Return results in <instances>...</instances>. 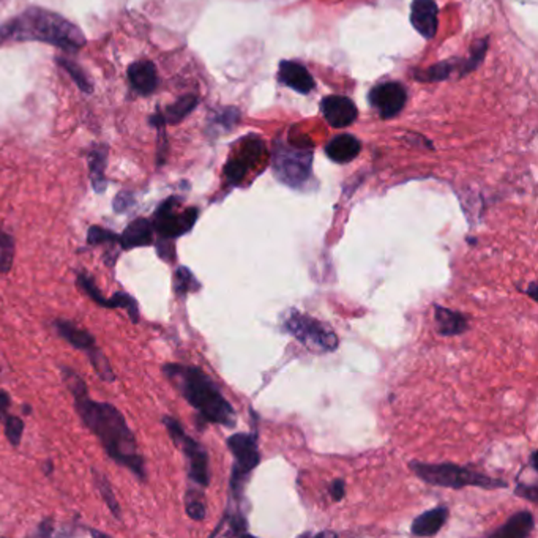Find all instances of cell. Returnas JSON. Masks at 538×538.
Instances as JSON below:
<instances>
[{"label":"cell","instance_id":"obj_1","mask_svg":"<svg viewBox=\"0 0 538 538\" xmlns=\"http://www.w3.org/2000/svg\"><path fill=\"white\" fill-rule=\"evenodd\" d=\"M62 379L73 395L77 416L83 420L85 428L98 437L111 460L131 471L138 480H148L146 462L122 412L112 404L94 401L89 397L84 379L68 366H62Z\"/></svg>","mask_w":538,"mask_h":538},{"label":"cell","instance_id":"obj_16","mask_svg":"<svg viewBox=\"0 0 538 538\" xmlns=\"http://www.w3.org/2000/svg\"><path fill=\"white\" fill-rule=\"evenodd\" d=\"M154 245V228L148 219H138L131 221L127 229L119 236V247L122 250H133L138 247Z\"/></svg>","mask_w":538,"mask_h":538},{"label":"cell","instance_id":"obj_12","mask_svg":"<svg viewBox=\"0 0 538 538\" xmlns=\"http://www.w3.org/2000/svg\"><path fill=\"white\" fill-rule=\"evenodd\" d=\"M320 111L328 125L334 129L351 127L359 114L353 100L341 95L326 96L320 102Z\"/></svg>","mask_w":538,"mask_h":538},{"label":"cell","instance_id":"obj_6","mask_svg":"<svg viewBox=\"0 0 538 538\" xmlns=\"http://www.w3.org/2000/svg\"><path fill=\"white\" fill-rule=\"evenodd\" d=\"M163 423H165L173 443L175 444V447H179L185 455L190 480L194 481L201 488L209 487V483H211L209 455L204 447L198 441L188 436L180 422H177L174 417H165Z\"/></svg>","mask_w":538,"mask_h":538},{"label":"cell","instance_id":"obj_10","mask_svg":"<svg viewBox=\"0 0 538 538\" xmlns=\"http://www.w3.org/2000/svg\"><path fill=\"white\" fill-rule=\"evenodd\" d=\"M406 100H408V94L403 84L399 83L381 84L370 92V103L372 108L384 119L398 116L403 111Z\"/></svg>","mask_w":538,"mask_h":538},{"label":"cell","instance_id":"obj_21","mask_svg":"<svg viewBox=\"0 0 538 538\" xmlns=\"http://www.w3.org/2000/svg\"><path fill=\"white\" fill-rule=\"evenodd\" d=\"M198 104V98L194 95H185L180 98L179 102L174 103L171 106H167L165 112H158L155 116L150 117V123L154 127L161 129L163 125L167 123H177L185 119L190 112H192Z\"/></svg>","mask_w":538,"mask_h":538},{"label":"cell","instance_id":"obj_33","mask_svg":"<svg viewBox=\"0 0 538 538\" xmlns=\"http://www.w3.org/2000/svg\"><path fill=\"white\" fill-rule=\"evenodd\" d=\"M12 406V398L8 391L0 390V422L8 416V409Z\"/></svg>","mask_w":538,"mask_h":538},{"label":"cell","instance_id":"obj_26","mask_svg":"<svg viewBox=\"0 0 538 538\" xmlns=\"http://www.w3.org/2000/svg\"><path fill=\"white\" fill-rule=\"evenodd\" d=\"M14 238L0 228V273L7 275L13 267Z\"/></svg>","mask_w":538,"mask_h":538},{"label":"cell","instance_id":"obj_17","mask_svg":"<svg viewBox=\"0 0 538 538\" xmlns=\"http://www.w3.org/2000/svg\"><path fill=\"white\" fill-rule=\"evenodd\" d=\"M129 79L131 87L144 96L154 94L158 87L157 67L148 60H141V62L130 65Z\"/></svg>","mask_w":538,"mask_h":538},{"label":"cell","instance_id":"obj_32","mask_svg":"<svg viewBox=\"0 0 538 538\" xmlns=\"http://www.w3.org/2000/svg\"><path fill=\"white\" fill-rule=\"evenodd\" d=\"M516 494L525 498V499L531 500V502H537V485H525V483H519L516 488Z\"/></svg>","mask_w":538,"mask_h":538},{"label":"cell","instance_id":"obj_20","mask_svg":"<svg viewBox=\"0 0 538 538\" xmlns=\"http://www.w3.org/2000/svg\"><path fill=\"white\" fill-rule=\"evenodd\" d=\"M360 141L353 135H340L330 139L326 146V154H327L330 160L335 163H349L354 158H357L360 154Z\"/></svg>","mask_w":538,"mask_h":538},{"label":"cell","instance_id":"obj_3","mask_svg":"<svg viewBox=\"0 0 538 538\" xmlns=\"http://www.w3.org/2000/svg\"><path fill=\"white\" fill-rule=\"evenodd\" d=\"M163 372L205 422L223 425L226 428L236 426L238 416L232 404L201 368L167 363L163 366Z\"/></svg>","mask_w":538,"mask_h":538},{"label":"cell","instance_id":"obj_30","mask_svg":"<svg viewBox=\"0 0 538 538\" xmlns=\"http://www.w3.org/2000/svg\"><path fill=\"white\" fill-rule=\"evenodd\" d=\"M4 429H5V436L10 444L13 447H18L22 435H24V422L21 420L20 417L7 416L4 418Z\"/></svg>","mask_w":538,"mask_h":538},{"label":"cell","instance_id":"obj_22","mask_svg":"<svg viewBox=\"0 0 538 538\" xmlns=\"http://www.w3.org/2000/svg\"><path fill=\"white\" fill-rule=\"evenodd\" d=\"M534 516L529 512H518L500 527L499 531L493 532L491 537L499 538H525L534 531Z\"/></svg>","mask_w":538,"mask_h":538},{"label":"cell","instance_id":"obj_23","mask_svg":"<svg viewBox=\"0 0 538 538\" xmlns=\"http://www.w3.org/2000/svg\"><path fill=\"white\" fill-rule=\"evenodd\" d=\"M106 158H108L106 146H95L90 150V180H92V186L96 193H103L106 190V175H104Z\"/></svg>","mask_w":538,"mask_h":538},{"label":"cell","instance_id":"obj_5","mask_svg":"<svg viewBox=\"0 0 538 538\" xmlns=\"http://www.w3.org/2000/svg\"><path fill=\"white\" fill-rule=\"evenodd\" d=\"M282 328L311 353H334L338 347V336L334 328L326 322L300 311H291L282 322Z\"/></svg>","mask_w":538,"mask_h":538},{"label":"cell","instance_id":"obj_27","mask_svg":"<svg viewBox=\"0 0 538 538\" xmlns=\"http://www.w3.org/2000/svg\"><path fill=\"white\" fill-rule=\"evenodd\" d=\"M58 62L60 64V67L73 77V81L76 83L79 89L85 92V94H90V92H92L94 87H92V84H90L89 77L84 73L83 68H81L79 65L75 64L70 58H58Z\"/></svg>","mask_w":538,"mask_h":538},{"label":"cell","instance_id":"obj_34","mask_svg":"<svg viewBox=\"0 0 538 538\" xmlns=\"http://www.w3.org/2000/svg\"><path fill=\"white\" fill-rule=\"evenodd\" d=\"M330 496L334 500H341L345 498V480L338 479L330 485Z\"/></svg>","mask_w":538,"mask_h":538},{"label":"cell","instance_id":"obj_25","mask_svg":"<svg viewBox=\"0 0 538 538\" xmlns=\"http://www.w3.org/2000/svg\"><path fill=\"white\" fill-rule=\"evenodd\" d=\"M201 288L196 276L193 275L192 270L186 267H179L174 273V291L180 297H185L190 292H196Z\"/></svg>","mask_w":538,"mask_h":538},{"label":"cell","instance_id":"obj_18","mask_svg":"<svg viewBox=\"0 0 538 538\" xmlns=\"http://www.w3.org/2000/svg\"><path fill=\"white\" fill-rule=\"evenodd\" d=\"M449 518V508L447 507H436L428 512L418 515L410 525V532L416 537H433L437 532L443 529V525Z\"/></svg>","mask_w":538,"mask_h":538},{"label":"cell","instance_id":"obj_9","mask_svg":"<svg viewBox=\"0 0 538 538\" xmlns=\"http://www.w3.org/2000/svg\"><path fill=\"white\" fill-rule=\"evenodd\" d=\"M313 150L282 146L273 154V171L280 182L292 188L307 184L311 175Z\"/></svg>","mask_w":538,"mask_h":538},{"label":"cell","instance_id":"obj_11","mask_svg":"<svg viewBox=\"0 0 538 538\" xmlns=\"http://www.w3.org/2000/svg\"><path fill=\"white\" fill-rule=\"evenodd\" d=\"M264 155V142L259 138L247 139L242 144V150L238 155H234L231 160L228 161L225 167L226 179L232 185H238L248 173L255 163Z\"/></svg>","mask_w":538,"mask_h":538},{"label":"cell","instance_id":"obj_13","mask_svg":"<svg viewBox=\"0 0 538 538\" xmlns=\"http://www.w3.org/2000/svg\"><path fill=\"white\" fill-rule=\"evenodd\" d=\"M54 328L58 330V336H62L68 345H71L77 351L87 354L90 362L96 359L100 354H103L102 349L96 346L94 335L89 334L84 328L77 327L75 322L64 319L54 320Z\"/></svg>","mask_w":538,"mask_h":538},{"label":"cell","instance_id":"obj_15","mask_svg":"<svg viewBox=\"0 0 538 538\" xmlns=\"http://www.w3.org/2000/svg\"><path fill=\"white\" fill-rule=\"evenodd\" d=\"M280 81L291 89L299 92L301 95H307L314 89V79L311 73L299 64L291 60H282L280 64Z\"/></svg>","mask_w":538,"mask_h":538},{"label":"cell","instance_id":"obj_31","mask_svg":"<svg viewBox=\"0 0 538 538\" xmlns=\"http://www.w3.org/2000/svg\"><path fill=\"white\" fill-rule=\"evenodd\" d=\"M133 202H135V199H133V194H131V193H119L117 198L114 199V211L122 213V211H127L130 205L133 204Z\"/></svg>","mask_w":538,"mask_h":538},{"label":"cell","instance_id":"obj_36","mask_svg":"<svg viewBox=\"0 0 538 538\" xmlns=\"http://www.w3.org/2000/svg\"><path fill=\"white\" fill-rule=\"evenodd\" d=\"M535 289H537V284H535V282H532L531 289H529V291H527V292H529V294H531V297H532V299H534V300H535V299H537V292H535Z\"/></svg>","mask_w":538,"mask_h":538},{"label":"cell","instance_id":"obj_28","mask_svg":"<svg viewBox=\"0 0 538 538\" xmlns=\"http://www.w3.org/2000/svg\"><path fill=\"white\" fill-rule=\"evenodd\" d=\"M185 508L190 518L194 519V521H202L205 518V512H207L202 494L194 491V489H190L186 493Z\"/></svg>","mask_w":538,"mask_h":538},{"label":"cell","instance_id":"obj_37","mask_svg":"<svg viewBox=\"0 0 538 538\" xmlns=\"http://www.w3.org/2000/svg\"><path fill=\"white\" fill-rule=\"evenodd\" d=\"M52 471H54V464L51 462H46V475H51Z\"/></svg>","mask_w":538,"mask_h":538},{"label":"cell","instance_id":"obj_29","mask_svg":"<svg viewBox=\"0 0 538 538\" xmlns=\"http://www.w3.org/2000/svg\"><path fill=\"white\" fill-rule=\"evenodd\" d=\"M119 245V234L104 229L102 226H90L87 231V245L98 247V245Z\"/></svg>","mask_w":538,"mask_h":538},{"label":"cell","instance_id":"obj_35","mask_svg":"<svg viewBox=\"0 0 538 538\" xmlns=\"http://www.w3.org/2000/svg\"><path fill=\"white\" fill-rule=\"evenodd\" d=\"M52 529H54V525H52V519H45V521L39 525V534L40 535H46V537H49V535L52 534Z\"/></svg>","mask_w":538,"mask_h":538},{"label":"cell","instance_id":"obj_8","mask_svg":"<svg viewBox=\"0 0 538 538\" xmlns=\"http://www.w3.org/2000/svg\"><path fill=\"white\" fill-rule=\"evenodd\" d=\"M196 220H198V209L194 207L180 209L179 199L169 198L161 202L150 223L154 232H157L160 238L174 240L192 231Z\"/></svg>","mask_w":538,"mask_h":538},{"label":"cell","instance_id":"obj_19","mask_svg":"<svg viewBox=\"0 0 538 538\" xmlns=\"http://www.w3.org/2000/svg\"><path fill=\"white\" fill-rule=\"evenodd\" d=\"M435 319H436L437 334L443 336H456L468 330V319L464 314L455 309L436 305L435 307Z\"/></svg>","mask_w":538,"mask_h":538},{"label":"cell","instance_id":"obj_24","mask_svg":"<svg viewBox=\"0 0 538 538\" xmlns=\"http://www.w3.org/2000/svg\"><path fill=\"white\" fill-rule=\"evenodd\" d=\"M94 481H95V487L96 489H98V493L102 494L103 500H104V504L110 508L111 513H112L117 519L122 518V508H121L119 502H117L116 494L112 491V487H111L108 479L94 469Z\"/></svg>","mask_w":538,"mask_h":538},{"label":"cell","instance_id":"obj_2","mask_svg":"<svg viewBox=\"0 0 538 538\" xmlns=\"http://www.w3.org/2000/svg\"><path fill=\"white\" fill-rule=\"evenodd\" d=\"M8 41H41L75 52L85 45L83 31L60 14L41 7H29L0 26V45Z\"/></svg>","mask_w":538,"mask_h":538},{"label":"cell","instance_id":"obj_14","mask_svg":"<svg viewBox=\"0 0 538 538\" xmlns=\"http://www.w3.org/2000/svg\"><path fill=\"white\" fill-rule=\"evenodd\" d=\"M439 8L435 0H414L410 5V22L423 39L431 40L437 32Z\"/></svg>","mask_w":538,"mask_h":538},{"label":"cell","instance_id":"obj_4","mask_svg":"<svg viewBox=\"0 0 538 538\" xmlns=\"http://www.w3.org/2000/svg\"><path fill=\"white\" fill-rule=\"evenodd\" d=\"M409 468L420 480L435 487L453 488V489L464 487H479L483 489L507 487L504 480L493 479L472 469L456 466L453 462L429 464V462H410Z\"/></svg>","mask_w":538,"mask_h":538},{"label":"cell","instance_id":"obj_7","mask_svg":"<svg viewBox=\"0 0 538 538\" xmlns=\"http://www.w3.org/2000/svg\"><path fill=\"white\" fill-rule=\"evenodd\" d=\"M228 447L234 456V468H232L231 493L238 498L242 494L244 485L248 480L251 471L257 468L261 462L259 445L256 435L250 433H238L228 439Z\"/></svg>","mask_w":538,"mask_h":538}]
</instances>
